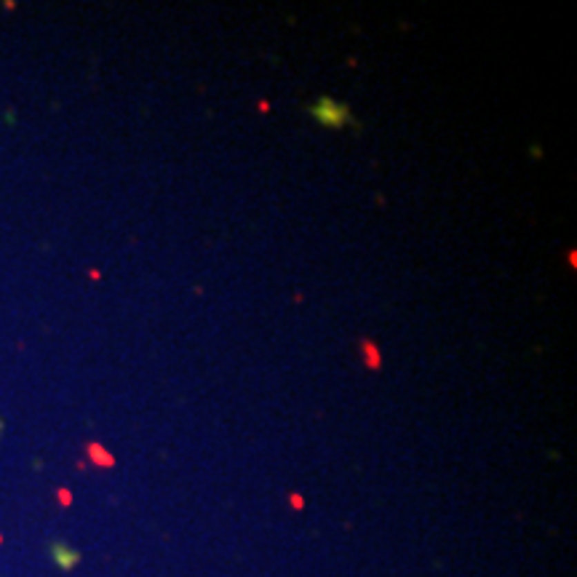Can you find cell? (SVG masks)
Masks as SVG:
<instances>
[{"label":"cell","instance_id":"cell-1","mask_svg":"<svg viewBox=\"0 0 577 577\" xmlns=\"http://www.w3.org/2000/svg\"><path fill=\"white\" fill-rule=\"evenodd\" d=\"M310 113H313V118H315L318 124L331 126V128H340V126L351 124V113H348V107H342V104L329 99V97L318 99V102L313 104V110H310Z\"/></svg>","mask_w":577,"mask_h":577}]
</instances>
